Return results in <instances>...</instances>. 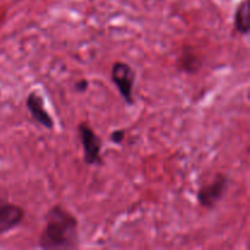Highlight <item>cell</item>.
I'll return each instance as SVG.
<instances>
[{"instance_id": "1", "label": "cell", "mask_w": 250, "mask_h": 250, "mask_svg": "<svg viewBox=\"0 0 250 250\" xmlns=\"http://www.w3.org/2000/svg\"><path fill=\"white\" fill-rule=\"evenodd\" d=\"M80 244L78 221L68 210L55 205L45 215V227L39 237L43 249H75Z\"/></svg>"}, {"instance_id": "2", "label": "cell", "mask_w": 250, "mask_h": 250, "mask_svg": "<svg viewBox=\"0 0 250 250\" xmlns=\"http://www.w3.org/2000/svg\"><path fill=\"white\" fill-rule=\"evenodd\" d=\"M111 81L127 105L134 104L133 88L136 72L127 62L116 61L111 67Z\"/></svg>"}, {"instance_id": "3", "label": "cell", "mask_w": 250, "mask_h": 250, "mask_svg": "<svg viewBox=\"0 0 250 250\" xmlns=\"http://www.w3.org/2000/svg\"><path fill=\"white\" fill-rule=\"evenodd\" d=\"M78 134L83 146V160L87 165L102 164V141L98 134L84 122L78 125Z\"/></svg>"}, {"instance_id": "4", "label": "cell", "mask_w": 250, "mask_h": 250, "mask_svg": "<svg viewBox=\"0 0 250 250\" xmlns=\"http://www.w3.org/2000/svg\"><path fill=\"white\" fill-rule=\"evenodd\" d=\"M227 186H229L227 176L224 173H217L212 178L211 182L200 187L198 190L197 200L200 207L207 208V209L214 208L222 199L227 189Z\"/></svg>"}, {"instance_id": "5", "label": "cell", "mask_w": 250, "mask_h": 250, "mask_svg": "<svg viewBox=\"0 0 250 250\" xmlns=\"http://www.w3.org/2000/svg\"><path fill=\"white\" fill-rule=\"evenodd\" d=\"M24 219V210L6 200H0V236L19 226Z\"/></svg>"}, {"instance_id": "6", "label": "cell", "mask_w": 250, "mask_h": 250, "mask_svg": "<svg viewBox=\"0 0 250 250\" xmlns=\"http://www.w3.org/2000/svg\"><path fill=\"white\" fill-rule=\"evenodd\" d=\"M27 109H28L29 114L33 117L36 122H38L41 126L45 127L48 129L54 128V120L53 117L49 115V112L44 109V100L43 98L39 95L38 92H31L26 99Z\"/></svg>"}, {"instance_id": "7", "label": "cell", "mask_w": 250, "mask_h": 250, "mask_svg": "<svg viewBox=\"0 0 250 250\" xmlns=\"http://www.w3.org/2000/svg\"><path fill=\"white\" fill-rule=\"evenodd\" d=\"M234 28L238 33L247 36L249 33V4L248 0H243L238 5L234 14Z\"/></svg>"}, {"instance_id": "8", "label": "cell", "mask_w": 250, "mask_h": 250, "mask_svg": "<svg viewBox=\"0 0 250 250\" xmlns=\"http://www.w3.org/2000/svg\"><path fill=\"white\" fill-rule=\"evenodd\" d=\"M200 67V62H199V59L197 58L195 55L193 54H188V55L183 56V60H182V68L187 72H194L197 71L198 68Z\"/></svg>"}, {"instance_id": "9", "label": "cell", "mask_w": 250, "mask_h": 250, "mask_svg": "<svg viewBox=\"0 0 250 250\" xmlns=\"http://www.w3.org/2000/svg\"><path fill=\"white\" fill-rule=\"evenodd\" d=\"M125 137H126V133H125L124 129H115L110 134V141L115 144H121L124 142Z\"/></svg>"}, {"instance_id": "10", "label": "cell", "mask_w": 250, "mask_h": 250, "mask_svg": "<svg viewBox=\"0 0 250 250\" xmlns=\"http://www.w3.org/2000/svg\"><path fill=\"white\" fill-rule=\"evenodd\" d=\"M88 87H89V82H88L87 80H84V78H83V80L77 81V82L75 83V89L77 90L78 93L85 92V90L88 89Z\"/></svg>"}]
</instances>
